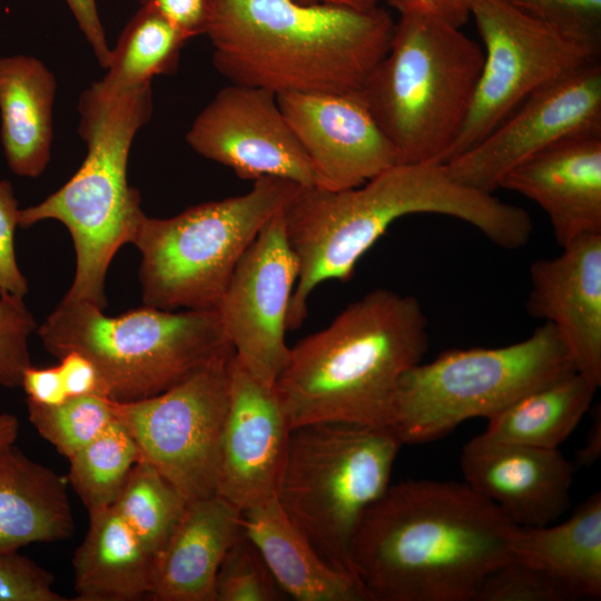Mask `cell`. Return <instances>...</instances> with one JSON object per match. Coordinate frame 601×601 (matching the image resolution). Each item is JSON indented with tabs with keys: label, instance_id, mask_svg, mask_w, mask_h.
Instances as JSON below:
<instances>
[{
	"label": "cell",
	"instance_id": "ba28073f",
	"mask_svg": "<svg viewBox=\"0 0 601 601\" xmlns=\"http://www.w3.org/2000/svg\"><path fill=\"white\" fill-rule=\"evenodd\" d=\"M299 187L263 177L239 196L190 206L169 218L145 216L132 242L142 256L144 305L216 309L243 254Z\"/></svg>",
	"mask_w": 601,
	"mask_h": 601
},
{
	"label": "cell",
	"instance_id": "d6986e66",
	"mask_svg": "<svg viewBox=\"0 0 601 601\" xmlns=\"http://www.w3.org/2000/svg\"><path fill=\"white\" fill-rule=\"evenodd\" d=\"M466 484L518 526L556 521L570 505L575 464L559 449L493 443L473 437L461 454Z\"/></svg>",
	"mask_w": 601,
	"mask_h": 601
},
{
	"label": "cell",
	"instance_id": "5b68a950",
	"mask_svg": "<svg viewBox=\"0 0 601 601\" xmlns=\"http://www.w3.org/2000/svg\"><path fill=\"white\" fill-rule=\"evenodd\" d=\"M396 10L390 49L359 91L397 164H446L472 104L483 49L427 10Z\"/></svg>",
	"mask_w": 601,
	"mask_h": 601
},
{
	"label": "cell",
	"instance_id": "ab89813d",
	"mask_svg": "<svg viewBox=\"0 0 601 601\" xmlns=\"http://www.w3.org/2000/svg\"><path fill=\"white\" fill-rule=\"evenodd\" d=\"M21 387L28 396L27 401L42 405H58L68 398L58 366L29 365L23 372Z\"/></svg>",
	"mask_w": 601,
	"mask_h": 601
},
{
	"label": "cell",
	"instance_id": "9c48e42d",
	"mask_svg": "<svg viewBox=\"0 0 601 601\" xmlns=\"http://www.w3.org/2000/svg\"><path fill=\"white\" fill-rule=\"evenodd\" d=\"M402 445L392 428L319 423L292 430L276 500L332 566L353 574L352 539L388 489Z\"/></svg>",
	"mask_w": 601,
	"mask_h": 601
},
{
	"label": "cell",
	"instance_id": "e575fe53",
	"mask_svg": "<svg viewBox=\"0 0 601 601\" xmlns=\"http://www.w3.org/2000/svg\"><path fill=\"white\" fill-rule=\"evenodd\" d=\"M568 33L601 42V0H508Z\"/></svg>",
	"mask_w": 601,
	"mask_h": 601
},
{
	"label": "cell",
	"instance_id": "60d3db41",
	"mask_svg": "<svg viewBox=\"0 0 601 601\" xmlns=\"http://www.w3.org/2000/svg\"><path fill=\"white\" fill-rule=\"evenodd\" d=\"M58 365L68 397L99 394L98 374L93 364L77 352H68Z\"/></svg>",
	"mask_w": 601,
	"mask_h": 601
},
{
	"label": "cell",
	"instance_id": "b9f144b4",
	"mask_svg": "<svg viewBox=\"0 0 601 601\" xmlns=\"http://www.w3.org/2000/svg\"><path fill=\"white\" fill-rule=\"evenodd\" d=\"M391 4L395 9L403 6L421 8L461 28L471 17L472 0H396Z\"/></svg>",
	"mask_w": 601,
	"mask_h": 601
},
{
	"label": "cell",
	"instance_id": "74e56055",
	"mask_svg": "<svg viewBox=\"0 0 601 601\" xmlns=\"http://www.w3.org/2000/svg\"><path fill=\"white\" fill-rule=\"evenodd\" d=\"M159 11L189 39L205 35L210 13V0H140Z\"/></svg>",
	"mask_w": 601,
	"mask_h": 601
},
{
	"label": "cell",
	"instance_id": "836d02e7",
	"mask_svg": "<svg viewBox=\"0 0 601 601\" xmlns=\"http://www.w3.org/2000/svg\"><path fill=\"white\" fill-rule=\"evenodd\" d=\"M37 328L23 297L0 294V385L20 387L24 370L31 365L29 337Z\"/></svg>",
	"mask_w": 601,
	"mask_h": 601
},
{
	"label": "cell",
	"instance_id": "8992f818",
	"mask_svg": "<svg viewBox=\"0 0 601 601\" xmlns=\"http://www.w3.org/2000/svg\"><path fill=\"white\" fill-rule=\"evenodd\" d=\"M38 335L58 358L68 352L87 357L98 374V393L117 402L162 393L234 353L217 309L176 312L145 305L107 316L93 304L62 298Z\"/></svg>",
	"mask_w": 601,
	"mask_h": 601
},
{
	"label": "cell",
	"instance_id": "8d00e7d4",
	"mask_svg": "<svg viewBox=\"0 0 601 601\" xmlns=\"http://www.w3.org/2000/svg\"><path fill=\"white\" fill-rule=\"evenodd\" d=\"M19 211L11 183L0 179V294L23 297L28 293V283L18 266L14 250Z\"/></svg>",
	"mask_w": 601,
	"mask_h": 601
},
{
	"label": "cell",
	"instance_id": "52a82bcc",
	"mask_svg": "<svg viewBox=\"0 0 601 601\" xmlns=\"http://www.w3.org/2000/svg\"><path fill=\"white\" fill-rule=\"evenodd\" d=\"M152 108L148 85L102 109H78V132L87 145L83 162L57 191L19 211L20 227L55 219L69 230L76 270L66 299L107 306L108 267L119 248L132 244L146 216L139 191L128 184L127 166L134 138Z\"/></svg>",
	"mask_w": 601,
	"mask_h": 601
},
{
	"label": "cell",
	"instance_id": "603a6c76",
	"mask_svg": "<svg viewBox=\"0 0 601 601\" xmlns=\"http://www.w3.org/2000/svg\"><path fill=\"white\" fill-rule=\"evenodd\" d=\"M66 480L10 445L0 450V553L73 533Z\"/></svg>",
	"mask_w": 601,
	"mask_h": 601
},
{
	"label": "cell",
	"instance_id": "e0dca14e",
	"mask_svg": "<svg viewBox=\"0 0 601 601\" xmlns=\"http://www.w3.org/2000/svg\"><path fill=\"white\" fill-rule=\"evenodd\" d=\"M278 105L327 190L358 187L397 164L359 90L277 95Z\"/></svg>",
	"mask_w": 601,
	"mask_h": 601
},
{
	"label": "cell",
	"instance_id": "d6a6232c",
	"mask_svg": "<svg viewBox=\"0 0 601 601\" xmlns=\"http://www.w3.org/2000/svg\"><path fill=\"white\" fill-rule=\"evenodd\" d=\"M578 599L563 583L545 572L510 558L489 573L474 601H564Z\"/></svg>",
	"mask_w": 601,
	"mask_h": 601
},
{
	"label": "cell",
	"instance_id": "44dd1931",
	"mask_svg": "<svg viewBox=\"0 0 601 601\" xmlns=\"http://www.w3.org/2000/svg\"><path fill=\"white\" fill-rule=\"evenodd\" d=\"M242 530V511L221 496L188 502L155 559L149 597L157 601H214L218 569Z\"/></svg>",
	"mask_w": 601,
	"mask_h": 601
},
{
	"label": "cell",
	"instance_id": "277c9868",
	"mask_svg": "<svg viewBox=\"0 0 601 601\" xmlns=\"http://www.w3.org/2000/svg\"><path fill=\"white\" fill-rule=\"evenodd\" d=\"M427 348L420 302L374 289L290 347L274 387L292 428L319 423L392 428L398 382Z\"/></svg>",
	"mask_w": 601,
	"mask_h": 601
},
{
	"label": "cell",
	"instance_id": "484cf974",
	"mask_svg": "<svg viewBox=\"0 0 601 601\" xmlns=\"http://www.w3.org/2000/svg\"><path fill=\"white\" fill-rule=\"evenodd\" d=\"M511 558L566 585L578 599L601 597V493L583 501L565 521L518 526Z\"/></svg>",
	"mask_w": 601,
	"mask_h": 601
},
{
	"label": "cell",
	"instance_id": "7c38bea8",
	"mask_svg": "<svg viewBox=\"0 0 601 601\" xmlns=\"http://www.w3.org/2000/svg\"><path fill=\"white\" fill-rule=\"evenodd\" d=\"M219 357L157 395L110 400L114 417L188 502L216 494L220 442L229 404V363Z\"/></svg>",
	"mask_w": 601,
	"mask_h": 601
},
{
	"label": "cell",
	"instance_id": "1f68e13d",
	"mask_svg": "<svg viewBox=\"0 0 601 601\" xmlns=\"http://www.w3.org/2000/svg\"><path fill=\"white\" fill-rule=\"evenodd\" d=\"M285 595L259 551L242 530L218 569L214 601H278Z\"/></svg>",
	"mask_w": 601,
	"mask_h": 601
},
{
	"label": "cell",
	"instance_id": "d4e9b609",
	"mask_svg": "<svg viewBox=\"0 0 601 601\" xmlns=\"http://www.w3.org/2000/svg\"><path fill=\"white\" fill-rule=\"evenodd\" d=\"M155 558L112 506L89 513L72 559L76 600L131 601L149 597Z\"/></svg>",
	"mask_w": 601,
	"mask_h": 601
},
{
	"label": "cell",
	"instance_id": "ffe728a7",
	"mask_svg": "<svg viewBox=\"0 0 601 601\" xmlns=\"http://www.w3.org/2000/svg\"><path fill=\"white\" fill-rule=\"evenodd\" d=\"M500 188L535 201L563 247L601 233V130L568 136L510 170Z\"/></svg>",
	"mask_w": 601,
	"mask_h": 601
},
{
	"label": "cell",
	"instance_id": "7402d4cb",
	"mask_svg": "<svg viewBox=\"0 0 601 601\" xmlns=\"http://www.w3.org/2000/svg\"><path fill=\"white\" fill-rule=\"evenodd\" d=\"M242 525L286 595L298 601H371L354 574L317 553L276 496L242 511Z\"/></svg>",
	"mask_w": 601,
	"mask_h": 601
},
{
	"label": "cell",
	"instance_id": "7bdbcfd3",
	"mask_svg": "<svg viewBox=\"0 0 601 601\" xmlns=\"http://www.w3.org/2000/svg\"><path fill=\"white\" fill-rule=\"evenodd\" d=\"M601 455V415L595 412L592 424L587 433L583 445L577 453V464L579 466H590L598 461Z\"/></svg>",
	"mask_w": 601,
	"mask_h": 601
},
{
	"label": "cell",
	"instance_id": "d590c367",
	"mask_svg": "<svg viewBox=\"0 0 601 601\" xmlns=\"http://www.w3.org/2000/svg\"><path fill=\"white\" fill-rule=\"evenodd\" d=\"M52 574L18 552L0 553V601H63Z\"/></svg>",
	"mask_w": 601,
	"mask_h": 601
},
{
	"label": "cell",
	"instance_id": "5bb4252c",
	"mask_svg": "<svg viewBox=\"0 0 601 601\" xmlns=\"http://www.w3.org/2000/svg\"><path fill=\"white\" fill-rule=\"evenodd\" d=\"M601 130V65H587L530 95L470 149L445 164L459 184L493 194L522 161L574 134Z\"/></svg>",
	"mask_w": 601,
	"mask_h": 601
},
{
	"label": "cell",
	"instance_id": "4dcf8cb0",
	"mask_svg": "<svg viewBox=\"0 0 601 601\" xmlns=\"http://www.w3.org/2000/svg\"><path fill=\"white\" fill-rule=\"evenodd\" d=\"M28 417L37 432L69 459L112 421L110 400L100 394L68 397L58 405L27 401Z\"/></svg>",
	"mask_w": 601,
	"mask_h": 601
},
{
	"label": "cell",
	"instance_id": "4fadbf2b",
	"mask_svg": "<svg viewBox=\"0 0 601 601\" xmlns=\"http://www.w3.org/2000/svg\"><path fill=\"white\" fill-rule=\"evenodd\" d=\"M297 276L283 207L240 257L216 308L236 358L267 385L275 384L289 355L286 317Z\"/></svg>",
	"mask_w": 601,
	"mask_h": 601
},
{
	"label": "cell",
	"instance_id": "2e32d148",
	"mask_svg": "<svg viewBox=\"0 0 601 601\" xmlns=\"http://www.w3.org/2000/svg\"><path fill=\"white\" fill-rule=\"evenodd\" d=\"M292 430L274 385L250 374L234 352L216 494L240 511L274 499Z\"/></svg>",
	"mask_w": 601,
	"mask_h": 601
},
{
	"label": "cell",
	"instance_id": "4316f807",
	"mask_svg": "<svg viewBox=\"0 0 601 601\" xmlns=\"http://www.w3.org/2000/svg\"><path fill=\"white\" fill-rule=\"evenodd\" d=\"M188 40L159 11L141 6L111 49L105 77L82 92L78 108L102 109L117 98L151 85L154 77L174 73Z\"/></svg>",
	"mask_w": 601,
	"mask_h": 601
},
{
	"label": "cell",
	"instance_id": "ee69618b",
	"mask_svg": "<svg viewBox=\"0 0 601 601\" xmlns=\"http://www.w3.org/2000/svg\"><path fill=\"white\" fill-rule=\"evenodd\" d=\"M18 434V418L9 413H0V450L13 445Z\"/></svg>",
	"mask_w": 601,
	"mask_h": 601
},
{
	"label": "cell",
	"instance_id": "f6af8a7d",
	"mask_svg": "<svg viewBox=\"0 0 601 601\" xmlns=\"http://www.w3.org/2000/svg\"><path fill=\"white\" fill-rule=\"evenodd\" d=\"M303 3H319V4H332L341 7H349L355 9H371L378 7L381 2L387 1L392 3L396 0H296Z\"/></svg>",
	"mask_w": 601,
	"mask_h": 601
},
{
	"label": "cell",
	"instance_id": "3957f363",
	"mask_svg": "<svg viewBox=\"0 0 601 601\" xmlns=\"http://www.w3.org/2000/svg\"><path fill=\"white\" fill-rule=\"evenodd\" d=\"M395 21L382 7L296 0H210L205 35L229 83L280 93L359 90L390 49Z\"/></svg>",
	"mask_w": 601,
	"mask_h": 601
},
{
	"label": "cell",
	"instance_id": "cb8c5ba5",
	"mask_svg": "<svg viewBox=\"0 0 601 601\" xmlns=\"http://www.w3.org/2000/svg\"><path fill=\"white\" fill-rule=\"evenodd\" d=\"M56 91V78L40 59L0 58L1 144L10 170L18 176L39 177L50 161Z\"/></svg>",
	"mask_w": 601,
	"mask_h": 601
},
{
	"label": "cell",
	"instance_id": "f546056e",
	"mask_svg": "<svg viewBox=\"0 0 601 601\" xmlns=\"http://www.w3.org/2000/svg\"><path fill=\"white\" fill-rule=\"evenodd\" d=\"M188 501L149 463L138 461L111 505L156 559Z\"/></svg>",
	"mask_w": 601,
	"mask_h": 601
},
{
	"label": "cell",
	"instance_id": "7a4b0ae2",
	"mask_svg": "<svg viewBox=\"0 0 601 601\" xmlns=\"http://www.w3.org/2000/svg\"><path fill=\"white\" fill-rule=\"evenodd\" d=\"M421 213L466 221L505 249L523 247L533 230L525 209L459 184L445 164H396L343 190L300 186L284 207L287 239L298 262L286 329L303 325L316 286L348 280L392 223Z\"/></svg>",
	"mask_w": 601,
	"mask_h": 601
},
{
	"label": "cell",
	"instance_id": "83f0119b",
	"mask_svg": "<svg viewBox=\"0 0 601 601\" xmlns=\"http://www.w3.org/2000/svg\"><path fill=\"white\" fill-rule=\"evenodd\" d=\"M597 392L578 372L521 396L487 418L477 435L493 443L558 449L588 412Z\"/></svg>",
	"mask_w": 601,
	"mask_h": 601
},
{
	"label": "cell",
	"instance_id": "9a60e30c",
	"mask_svg": "<svg viewBox=\"0 0 601 601\" xmlns=\"http://www.w3.org/2000/svg\"><path fill=\"white\" fill-rule=\"evenodd\" d=\"M185 139L198 155L239 178L278 177L316 186L307 155L269 90L236 83L221 88L195 117Z\"/></svg>",
	"mask_w": 601,
	"mask_h": 601
},
{
	"label": "cell",
	"instance_id": "f35d334b",
	"mask_svg": "<svg viewBox=\"0 0 601 601\" xmlns=\"http://www.w3.org/2000/svg\"><path fill=\"white\" fill-rule=\"evenodd\" d=\"M80 31L90 45L96 59L102 68H107L111 57L105 28L99 16L96 0H65Z\"/></svg>",
	"mask_w": 601,
	"mask_h": 601
},
{
	"label": "cell",
	"instance_id": "6da1fadb",
	"mask_svg": "<svg viewBox=\"0 0 601 601\" xmlns=\"http://www.w3.org/2000/svg\"><path fill=\"white\" fill-rule=\"evenodd\" d=\"M516 529L466 483L407 480L365 512L349 564L372 601H474Z\"/></svg>",
	"mask_w": 601,
	"mask_h": 601
},
{
	"label": "cell",
	"instance_id": "30bf717a",
	"mask_svg": "<svg viewBox=\"0 0 601 601\" xmlns=\"http://www.w3.org/2000/svg\"><path fill=\"white\" fill-rule=\"evenodd\" d=\"M573 372L568 347L548 322L519 343L446 351L403 374L392 430L403 445L435 441L462 422L487 420L526 393Z\"/></svg>",
	"mask_w": 601,
	"mask_h": 601
},
{
	"label": "cell",
	"instance_id": "ac0fdd59",
	"mask_svg": "<svg viewBox=\"0 0 601 601\" xmlns=\"http://www.w3.org/2000/svg\"><path fill=\"white\" fill-rule=\"evenodd\" d=\"M526 311L559 332L575 370L601 384V233L584 234L530 268Z\"/></svg>",
	"mask_w": 601,
	"mask_h": 601
},
{
	"label": "cell",
	"instance_id": "8fae6325",
	"mask_svg": "<svg viewBox=\"0 0 601 601\" xmlns=\"http://www.w3.org/2000/svg\"><path fill=\"white\" fill-rule=\"evenodd\" d=\"M471 16L484 58L449 161L482 140L534 91L599 61L601 52V42L562 31L508 0H472Z\"/></svg>",
	"mask_w": 601,
	"mask_h": 601
},
{
	"label": "cell",
	"instance_id": "f1b7e54d",
	"mask_svg": "<svg viewBox=\"0 0 601 601\" xmlns=\"http://www.w3.org/2000/svg\"><path fill=\"white\" fill-rule=\"evenodd\" d=\"M68 482L88 513L111 506L141 460L129 432L116 420L69 459Z\"/></svg>",
	"mask_w": 601,
	"mask_h": 601
}]
</instances>
